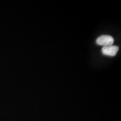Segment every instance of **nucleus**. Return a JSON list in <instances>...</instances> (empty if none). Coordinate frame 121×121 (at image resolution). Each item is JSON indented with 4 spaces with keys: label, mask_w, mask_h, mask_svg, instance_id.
Returning <instances> with one entry per match:
<instances>
[{
    "label": "nucleus",
    "mask_w": 121,
    "mask_h": 121,
    "mask_svg": "<svg viewBox=\"0 0 121 121\" xmlns=\"http://www.w3.org/2000/svg\"><path fill=\"white\" fill-rule=\"evenodd\" d=\"M114 38L109 35H102L96 39V43L99 45L105 47L113 45L114 43Z\"/></svg>",
    "instance_id": "1"
},
{
    "label": "nucleus",
    "mask_w": 121,
    "mask_h": 121,
    "mask_svg": "<svg viewBox=\"0 0 121 121\" xmlns=\"http://www.w3.org/2000/svg\"><path fill=\"white\" fill-rule=\"evenodd\" d=\"M119 47L117 45H108L103 47L102 49V53L105 56L110 57H114L117 53Z\"/></svg>",
    "instance_id": "2"
}]
</instances>
